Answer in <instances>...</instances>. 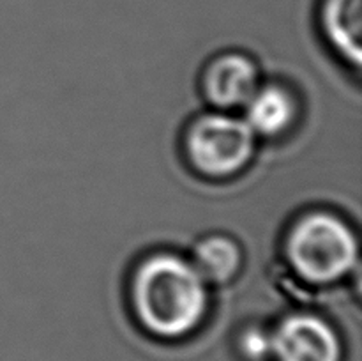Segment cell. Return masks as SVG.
<instances>
[{"instance_id":"obj_1","label":"cell","mask_w":362,"mask_h":361,"mask_svg":"<svg viewBox=\"0 0 362 361\" xmlns=\"http://www.w3.org/2000/svg\"><path fill=\"white\" fill-rule=\"evenodd\" d=\"M129 304L148 336L177 342L204 326L211 294L193 262L172 251H156L141 258L131 275Z\"/></svg>"},{"instance_id":"obj_2","label":"cell","mask_w":362,"mask_h":361,"mask_svg":"<svg viewBox=\"0 0 362 361\" xmlns=\"http://www.w3.org/2000/svg\"><path fill=\"white\" fill-rule=\"evenodd\" d=\"M283 255L293 276L311 287L343 282L359 264V239L346 219L331 211L303 212L290 223Z\"/></svg>"},{"instance_id":"obj_3","label":"cell","mask_w":362,"mask_h":361,"mask_svg":"<svg viewBox=\"0 0 362 361\" xmlns=\"http://www.w3.org/2000/svg\"><path fill=\"white\" fill-rule=\"evenodd\" d=\"M182 147L198 176L223 180L235 177L250 165L257 151V134L244 119L226 112H209L187 126Z\"/></svg>"},{"instance_id":"obj_4","label":"cell","mask_w":362,"mask_h":361,"mask_svg":"<svg viewBox=\"0 0 362 361\" xmlns=\"http://www.w3.org/2000/svg\"><path fill=\"white\" fill-rule=\"evenodd\" d=\"M271 361H343L338 329L313 311H292L271 328Z\"/></svg>"},{"instance_id":"obj_5","label":"cell","mask_w":362,"mask_h":361,"mask_svg":"<svg viewBox=\"0 0 362 361\" xmlns=\"http://www.w3.org/2000/svg\"><path fill=\"white\" fill-rule=\"evenodd\" d=\"M260 85V73L253 60L244 53H221L205 66L202 92L219 112L240 108Z\"/></svg>"},{"instance_id":"obj_6","label":"cell","mask_w":362,"mask_h":361,"mask_svg":"<svg viewBox=\"0 0 362 361\" xmlns=\"http://www.w3.org/2000/svg\"><path fill=\"white\" fill-rule=\"evenodd\" d=\"M244 120L257 137L278 138L288 133L299 117V101L281 84L258 85L247 103Z\"/></svg>"},{"instance_id":"obj_7","label":"cell","mask_w":362,"mask_h":361,"mask_svg":"<svg viewBox=\"0 0 362 361\" xmlns=\"http://www.w3.org/2000/svg\"><path fill=\"white\" fill-rule=\"evenodd\" d=\"M322 32L336 55L352 67L362 60V0H324Z\"/></svg>"},{"instance_id":"obj_8","label":"cell","mask_w":362,"mask_h":361,"mask_svg":"<svg viewBox=\"0 0 362 361\" xmlns=\"http://www.w3.org/2000/svg\"><path fill=\"white\" fill-rule=\"evenodd\" d=\"M191 262L207 283L223 285L239 275L243 268V250L226 234H209L193 248Z\"/></svg>"},{"instance_id":"obj_9","label":"cell","mask_w":362,"mask_h":361,"mask_svg":"<svg viewBox=\"0 0 362 361\" xmlns=\"http://www.w3.org/2000/svg\"><path fill=\"white\" fill-rule=\"evenodd\" d=\"M235 350L243 361H271V328L260 324L244 326L235 335Z\"/></svg>"}]
</instances>
